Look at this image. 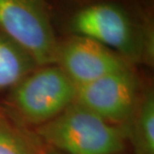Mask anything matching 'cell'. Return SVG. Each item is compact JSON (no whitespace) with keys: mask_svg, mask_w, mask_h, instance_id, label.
<instances>
[{"mask_svg":"<svg viewBox=\"0 0 154 154\" xmlns=\"http://www.w3.org/2000/svg\"><path fill=\"white\" fill-rule=\"evenodd\" d=\"M47 146L33 128L27 127L0 106V154H46Z\"/></svg>","mask_w":154,"mask_h":154,"instance_id":"cell-9","label":"cell"},{"mask_svg":"<svg viewBox=\"0 0 154 154\" xmlns=\"http://www.w3.org/2000/svg\"><path fill=\"white\" fill-rule=\"evenodd\" d=\"M54 64L76 87L133 66L106 46L72 34L58 40Z\"/></svg>","mask_w":154,"mask_h":154,"instance_id":"cell-6","label":"cell"},{"mask_svg":"<svg viewBox=\"0 0 154 154\" xmlns=\"http://www.w3.org/2000/svg\"><path fill=\"white\" fill-rule=\"evenodd\" d=\"M33 129L45 145L62 154H121L128 146L123 126L108 122L76 101Z\"/></svg>","mask_w":154,"mask_h":154,"instance_id":"cell-1","label":"cell"},{"mask_svg":"<svg viewBox=\"0 0 154 154\" xmlns=\"http://www.w3.org/2000/svg\"><path fill=\"white\" fill-rule=\"evenodd\" d=\"M72 35L90 38L132 64L153 61V34L118 5L97 3L77 11L69 22Z\"/></svg>","mask_w":154,"mask_h":154,"instance_id":"cell-2","label":"cell"},{"mask_svg":"<svg viewBox=\"0 0 154 154\" xmlns=\"http://www.w3.org/2000/svg\"><path fill=\"white\" fill-rule=\"evenodd\" d=\"M46 154H62V153L58 152V151H56V150L52 149V148H50V147L47 146V152H46Z\"/></svg>","mask_w":154,"mask_h":154,"instance_id":"cell-10","label":"cell"},{"mask_svg":"<svg viewBox=\"0 0 154 154\" xmlns=\"http://www.w3.org/2000/svg\"><path fill=\"white\" fill-rule=\"evenodd\" d=\"M38 66L24 48L0 32V91H9Z\"/></svg>","mask_w":154,"mask_h":154,"instance_id":"cell-8","label":"cell"},{"mask_svg":"<svg viewBox=\"0 0 154 154\" xmlns=\"http://www.w3.org/2000/svg\"><path fill=\"white\" fill-rule=\"evenodd\" d=\"M123 127L132 154H154V90L150 85L144 86Z\"/></svg>","mask_w":154,"mask_h":154,"instance_id":"cell-7","label":"cell"},{"mask_svg":"<svg viewBox=\"0 0 154 154\" xmlns=\"http://www.w3.org/2000/svg\"><path fill=\"white\" fill-rule=\"evenodd\" d=\"M121 154H129V153H126V152H124V153H121Z\"/></svg>","mask_w":154,"mask_h":154,"instance_id":"cell-11","label":"cell"},{"mask_svg":"<svg viewBox=\"0 0 154 154\" xmlns=\"http://www.w3.org/2000/svg\"><path fill=\"white\" fill-rule=\"evenodd\" d=\"M0 32L24 48L39 66L54 64L58 39L46 0H0Z\"/></svg>","mask_w":154,"mask_h":154,"instance_id":"cell-4","label":"cell"},{"mask_svg":"<svg viewBox=\"0 0 154 154\" xmlns=\"http://www.w3.org/2000/svg\"><path fill=\"white\" fill-rule=\"evenodd\" d=\"M77 87L56 65H44L11 88L0 106L19 123L35 128L73 103Z\"/></svg>","mask_w":154,"mask_h":154,"instance_id":"cell-3","label":"cell"},{"mask_svg":"<svg viewBox=\"0 0 154 154\" xmlns=\"http://www.w3.org/2000/svg\"><path fill=\"white\" fill-rule=\"evenodd\" d=\"M144 88L131 66L77 87L75 101L110 123L124 126Z\"/></svg>","mask_w":154,"mask_h":154,"instance_id":"cell-5","label":"cell"}]
</instances>
